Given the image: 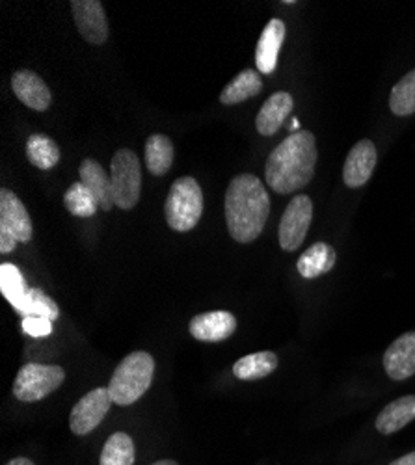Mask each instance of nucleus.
<instances>
[{"instance_id": "obj_1", "label": "nucleus", "mask_w": 415, "mask_h": 465, "mask_svg": "<svg viewBox=\"0 0 415 465\" xmlns=\"http://www.w3.org/2000/svg\"><path fill=\"white\" fill-rule=\"evenodd\" d=\"M271 214V198L262 181L252 173L232 179L225 192V223L235 242L248 244L259 239Z\"/></svg>"}, {"instance_id": "obj_2", "label": "nucleus", "mask_w": 415, "mask_h": 465, "mask_svg": "<svg viewBox=\"0 0 415 465\" xmlns=\"http://www.w3.org/2000/svg\"><path fill=\"white\" fill-rule=\"evenodd\" d=\"M319 159L317 140L310 131L289 134L269 154L265 181L278 193H294L310 184Z\"/></svg>"}, {"instance_id": "obj_3", "label": "nucleus", "mask_w": 415, "mask_h": 465, "mask_svg": "<svg viewBox=\"0 0 415 465\" xmlns=\"http://www.w3.org/2000/svg\"><path fill=\"white\" fill-rule=\"evenodd\" d=\"M155 374V360L147 352H133L116 367L108 393L116 406H131L143 397Z\"/></svg>"}, {"instance_id": "obj_4", "label": "nucleus", "mask_w": 415, "mask_h": 465, "mask_svg": "<svg viewBox=\"0 0 415 465\" xmlns=\"http://www.w3.org/2000/svg\"><path fill=\"white\" fill-rule=\"evenodd\" d=\"M164 213L170 229L179 232L194 229L203 214V192L200 183L194 177H179L173 181Z\"/></svg>"}, {"instance_id": "obj_5", "label": "nucleus", "mask_w": 415, "mask_h": 465, "mask_svg": "<svg viewBox=\"0 0 415 465\" xmlns=\"http://www.w3.org/2000/svg\"><path fill=\"white\" fill-rule=\"evenodd\" d=\"M110 179L112 190H114V203L124 211L136 207L142 192V166L134 151H116L110 164Z\"/></svg>"}, {"instance_id": "obj_6", "label": "nucleus", "mask_w": 415, "mask_h": 465, "mask_svg": "<svg viewBox=\"0 0 415 465\" xmlns=\"http://www.w3.org/2000/svg\"><path fill=\"white\" fill-rule=\"evenodd\" d=\"M65 380V371L58 365L26 363L14 381V395L21 402H37L49 397Z\"/></svg>"}, {"instance_id": "obj_7", "label": "nucleus", "mask_w": 415, "mask_h": 465, "mask_svg": "<svg viewBox=\"0 0 415 465\" xmlns=\"http://www.w3.org/2000/svg\"><path fill=\"white\" fill-rule=\"evenodd\" d=\"M311 220H313V203L310 196L298 193V196H294V200H291V203L287 205L280 220L278 239H280L282 250L294 252L304 244Z\"/></svg>"}, {"instance_id": "obj_8", "label": "nucleus", "mask_w": 415, "mask_h": 465, "mask_svg": "<svg viewBox=\"0 0 415 465\" xmlns=\"http://www.w3.org/2000/svg\"><path fill=\"white\" fill-rule=\"evenodd\" d=\"M112 402L108 387H97V390L86 393L77 404L73 406L69 415V429L77 436H88L106 417Z\"/></svg>"}, {"instance_id": "obj_9", "label": "nucleus", "mask_w": 415, "mask_h": 465, "mask_svg": "<svg viewBox=\"0 0 415 465\" xmlns=\"http://www.w3.org/2000/svg\"><path fill=\"white\" fill-rule=\"evenodd\" d=\"M73 19L77 30L92 45H103L108 40V19L104 8L97 0H73Z\"/></svg>"}, {"instance_id": "obj_10", "label": "nucleus", "mask_w": 415, "mask_h": 465, "mask_svg": "<svg viewBox=\"0 0 415 465\" xmlns=\"http://www.w3.org/2000/svg\"><path fill=\"white\" fill-rule=\"evenodd\" d=\"M0 229L8 231L17 242H30L32 220L23 202L10 188L0 190Z\"/></svg>"}, {"instance_id": "obj_11", "label": "nucleus", "mask_w": 415, "mask_h": 465, "mask_svg": "<svg viewBox=\"0 0 415 465\" xmlns=\"http://www.w3.org/2000/svg\"><path fill=\"white\" fill-rule=\"evenodd\" d=\"M379 153L376 145L371 140H360L349 153V157L343 166V181L349 188L363 186L376 168Z\"/></svg>"}, {"instance_id": "obj_12", "label": "nucleus", "mask_w": 415, "mask_h": 465, "mask_svg": "<svg viewBox=\"0 0 415 465\" xmlns=\"http://www.w3.org/2000/svg\"><path fill=\"white\" fill-rule=\"evenodd\" d=\"M237 330V319L230 312H209L196 315L191 324H188V331L198 341L203 342H220L228 339Z\"/></svg>"}, {"instance_id": "obj_13", "label": "nucleus", "mask_w": 415, "mask_h": 465, "mask_svg": "<svg viewBox=\"0 0 415 465\" xmlns=\"http://www.w3.org/2000/svg\"><path fill=\"white\" fill-rule=\"evenodd\" d=\"M384 369L397 381L415 374V331H408L390 344L384 352Z\"/></svg>"}, {"instance_id": "obj_14", "label": "nucleus", "mask_w": 415, "mask_h": 465, "mask_svg": "<svg viewBox=\"0 0 415 465\" xmlns=\"http://www.w3.org/2000/svg\"><path fill=\"white\" fill-rule=\"evenodd\" d=\"M12 90L17 95V99L32 110L44 112L51 106V101H53L51 90L42 76L35 74L34 71L21 69V71L14 73Z\"/></svg>"}, {"instance_id": "obj_15", "label": "nucleus", "mask_w": 415, "mask_h": 465, "mask_svg": "<svg viewBox=\"0 0 415 465\" xmlns=\"http://www.w3.org/2000/svg\"><path fill=\"white\" fill-rule=\"evenodd\" d=\"M285 23L280 19H271L265 30L261 32V37L255 49V65L259 73L272 74L278 65V54L285 40Z\"/></svg>"}, {"instance_id": "obj_16", "label": "nucleus", "mask_w": 415, "mask_h": 465, "mask_svg": "<svg viewBox=\"0 0 415 465\" xmlns=\"http://www.w3.org/2000/svg\"><path fill=\"white\" fill-rule=\"evenodd\" d=\"M292 108H294V99L291 94L287 92L272 94L257 114V120H255L257 133L261 136H274L289 118Z\"/></svg>"}, {"instance_id": "obj_17", "label": "nucleus", "mask_w": 415, "mask_h": 465, "mask_svg": "<svg viewBox=\"0 0 415 465\" xmlns=\"http://www.w3.org/2000/svg\"><path fill=\"white\" fill-rule=\"evenodd\" d=\"M81 173V183L88 186V190L94 193L99 209L110 211L114 203V190H112V179L104 172V168L94 161V159H84L79 168Z\"/></svg>"}, {"instance_id": "obj_18", "label": "nucleus", "mask_w": 415, "mask_h": 465, "mask_svg": "<svg viewBox=\"0 0 415 465\" xmlns=\"http://www.w3.org/2000/svg\"><path fill=\"white\" fill-rule=\"evenodd\" d=\"M415 419V395L400 397L388 404L379 417H376V430L384 436H391L399 430H402L406 424H410Z\"/></svg>"}, {"instance_id": "obj_19", "label": "nucleus", "mask_w": 415, "mask_h": 465, "mask_svg": "<svg viewBox=\"0 0 415 465\" xmlns=\"http://www.w3.org/2000/svg\"><path fill=\"white\" fill-rule=\"evenodd\" d=\"M335 261H337L335 250L326 242H317L300 255L296 262V270L301 278L315 280L319 276L328 274L335 266Z\"/></svg>"}, {"instance_id": "obj_20", "label": "nucleus", "mask_w": 415, "mask_h": 465, "mask_svg": "<svg viewBox=\"0 0 415 465\" xmlns=\"http://www.w3.org/2000/svg\"><path fill=\"white\" fill-rule=\"evenodd\" d=\"M145 168L151 175L163 177L170 172L175 157L173 142L166 134H151L145 140Z\"/></svg>"}, {"instance_id": "obj_21", "label": "nucleus", "mask_w": 415, "mask_h": 465, "mask_svg": "<svg viewBox=\"0 0 415 465\" xmlns=\"http://www.w3.org/2000/svg\"><path fill=\"white\" fill-rule=\"evenodd\" d=\"M261 90H262L261 74L255 69H244L235 76V79L228 86L222 90L220 103L222 104H239L250 97L259 95Z\"/></svg>"}, {"instance_id": "obj_22", "label": "nucleus", "mask_w": 415, "mask_h": 465, "mask_svg": "<svg viewBox=\"0 0 415 465\" xmlns=\"http://www.w3.org/2000/svg\"><path fill=\"white\" fill-rule=\"evenodd\" d=\"M280 365V360L274 352H255L250 356L241 358L235 365H233V374L239 380L250 381V380H261L267 378L269 374H272Z\"/></svg>"}, {"instance_id": "obj_23", "label": "nucleus", "mask_w": 415, "mask_h": 465, "mask_svg": "<svg viewBox=\"0 0 415 465\" xmlns=\"http://www.w3.org/2000/svg\"><path fill=\"white\" fill-rule=\"evenodd\" d=\"M26 159L40 170H53L60 161V147L45 134H32L26 140Z\"/></svg>"}, {"instance_id": "obj_24", "label": "nucleus", "mask_w": 415, "mask_h": 465, "mask_svg": "<svg viewBox=\"0 0 415 465\" xmlns=\"http://www.w3.org/2000/svg\"><path fill=\"white\" fill-rule=\"evenodd\" d=\"M134 441L125 432L112 434L99 456V465H134Z\"/></svg>"}, {"instance_id": "obj_25", "label": "nucleus", "mask_w": 415, "mask_h": 465, "mask_svg": "<svg viewBox=\"0 0 415 465\" xmlns=\"http://www.w3.org/2000/svg\"><path fill=\"white\" fill-rule=\"evenodd\" d=\"M23 317H44L49 321H56L60 309L54 300H51L42 289H28L19 303L14 305Z\"/></svg>"}, {"instance_id": "obj_26", "label": "nucleus", "mask_w": 415, "mask_h": 465, "mask_svg": "<svg viewBox=\"0 0 415 465\" xmlns=\"http://www.w3.org/2000/svg\"><path fill=\"white\" fill-rule=\"evenodd\" d=\"M64 205L67 209V213H71L73 216L79 218H90L99 211V203L95 200L94 193L88 190V186L84 183H73L65 196H64Z\"/></svg>"}, {"instance_id": "obj_27", "label": "nucleus", "mask_w": 415, "mask_h": 465, "mask_svg": "<svg viewBox=\"0 0 415 465\" xmlns=\"http://www.w3.org/2000/svg\"><path fill=\"white\" fill-rule=\"evenodd\" d=\"M390 108L395 115L415 114V69L404 74L393 86L390 97Z\"/></svg>"}, {"instance_id": "obj_28", "label": "nucleus", "mask_w": 415, "mask_h": 465, "mask_svg": "<svg viewBox=\"0 0 415 465\" xmlns=\"http://www.w3.org/2000/svg\"><path fill=\"white\" fill-rule=\"evenodd\" d=\"M26 285L23 280L21 270L15 264L5 262L0 266V292L3 296L12 303H19L23 300V296L26 294Z\"/></svg>"}, {"instance_id": "obj_29", "label": "nucleus", "mask_w": 415, "mask_h": 465, "mask_svg": "<svg viewBox=\"0 0 415 465\" xmlns=\"http://www.w3.org/2000/svg\"><path fill=\"white\" fill-rule=\"evenodd\" d=\"M23 330L30 337H49L53 333V321L44 317H25Z\"/></svg>"}, {"instance_id": "obj_30", "label": "nucleus", "mask_w": 415, "mask_h": 465, "mask_svg": "<svg viewBox=\"0 0 415 465\" xmlns=\"http://www.w3.org/2000/svg\"><path fill=\"white\" fill-rule=\"evenodd\" d=\"M17 248V241L10 235L8 231L0 229V253H12Z\"/></svg>"}, {"instance_id": "obj_31", "label": "nucleus", "mask_w": 415, "mask_h": 465, "mask_svg": "<svg viewBox=\"0 0 415 465\" xmlns=\"http://www.w3.org/2000/svg\"><path fill=\"white\" fill-rule=\"evenodd\" d=\"M390 465H415V450L410 452V454H404L397 460H393Z\"/></svg>"}, {"instance_id": "obj_32", "label": "nucleus", "mask_w": 415, "mask_h": 465, "mask_svg": "<svg viewBox=\"0 0 415 465\" xmlns=\"http://www.w3.org/2000/svg\"><path fill=\"white\" fill-rule=\"evenodd\" d=\"M6 465H34V461H32V460H28V458H23V456H19V458H14V460H10Z\"/></svg>"}, {"instance_id": "obj_33", "label": "nucleus", "mask_w": 415, "mask_h": 465, "mask_svg": "<svg viewBox=\"0 0 415 465\" xmlns=\"http://www.w3.org/2000/svg\"><path fill=\"white\" fill-rule=\"evenodd\" d=\"M289 129H291V134H294V133H300L301 129H300V122L294 118V120H291V125H289Z\"/></svg>"}, {"instance_id": "obj_34", "label": "nucleus", "mask_w": 415, "mask_h": 465, "mask_svg": "<svg viewBox=\"0 0 415 465\" xmlns=\"http://www.w3.org/2000/svg\"><path fill=\"white\" fill-rule=\"evenodd\" d=\"M151 465H179V463H177V461H173V460H159V461L151 463Z\"/></svg>"}]
</instances>
